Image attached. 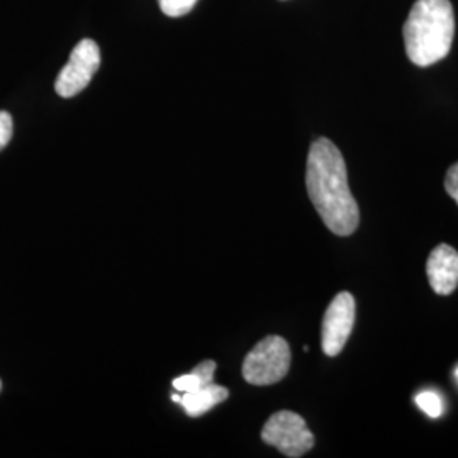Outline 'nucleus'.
<instances>
[{"instance_id": "nucleus-8", "label": "nucleus", "mask_w": 458, "mask_h": 458, "mask_svg": "<svg viewBox=\"0 0 458 458\" xmlns=\"http://www.w3.org/2000/svg\"><path fill=\"white\" fill-rule=\"evenodd\" d=\"M228 395L226 387L211 382V384L197 389L194 393H182L179 404L187 412V416L199 418L213 410L214 406L225 403L228 399Z\"/></svg>"}, {"instance_id": "nucleus-5", "label": "nucleus", "mask_w": 458, "mask_h": 458, "mask_svg": "<svg viewBox=\"0 0 458 458\" xmlns=\"http://www.w3.org/2000/svg\"><path fill=\"white\" fill-rule=\"evenodd\" d=\"M100 66V49L94 39H82L70 53V60L56 77L55 90L60 98H75L90 83Z\"/></svg>"}, {"instance_id": "nucleus-7", "label": "nucleus", "mask_w": 458, "mask_h": 458, "mask_svg": "<svg viewBox=\"0 0 458 458\" xmlns=\"http://www.w3.org/2000/svg\"><path fill=\"white\" fill-rule=\"evenodd\" d=\"M426 274L431 289L438 295L452 294L458 285V251L450 245H438L428 257Z\"/></svg>"}, {"instance_id": "nucleus-12", "label": "nucleus", "mask_w": 458, "mask_h": 458, "mask_svg": "<svg viewBox=\"0 0 458 458\" xmlns=\"http://www.w3.org/2000/svg\"><path fill=\"white\" fill-rule=\"evenodd\" d=\"M14 132L13 115L5 111H0V151L9 145Z\"/></svg>"}, {"instance_id": "nucleus-2", "label": "nucleus", "mask_w": 458, "mask_h": 458, "mask_svg": "<svg viewBox=\"0 0 458 458\" xmlns=\"http://www.w3.org/2000/svg\"><path fill=\"white\" fill-rule=\"evenodd\" d=\"M406 53L418 66L443 60L454 43L455 14L450 0H416L403 28Z\"/></svg>"}, {"instance_id": "nucleus-9", "label": "nucleus", "mask_w": 458, "mask_h": 458, "mask_svg": "<svg viewBox=\"0 0 458 458\" xmlns=\"http://www.w3.org/2000/svg\"><path fill=\"white\" fill-rule=\"evenodd\" d=\"M214 370H216V361L206 360L199 363L196 369H192L191 374L177 377L172 386L179 393H194L197 389L211 384L214 378Z\"/></svg>"}, {"instance_id": "nucleus-11", "label": "nucleus", "mask_w": 458, "mask_h": 458, "mask_svg": "<svg viewBox=\"0 0 458 458\" xmlns=\"http://www.w3.org/2000/svg\"><path fill=\"white\" fill-rule=\"evenodd\" d=\"M160 2V9L165 16L168 17H182L189 14L197 0H158Z\"/></svg>"}, {"instance_id": "nucleus-14", "label": "nucleus", "mask_w": 458, "mask_h": 458, "mask_svg": "<svg viewBox=\"0 0 458 458\" xmlns=\"http://www.w3.org/2000/svg\"><path fill=\"white\" fill-rule=\"evenodd\" d=\"M455 376H457V378H458V369H457V372H455Z\"/></svg>"}, {"instance_id": "nucleus-4", "label": "nucleus", "mask_w": 458, "mask_h": 458, "mask_svg": "<svg viewBox=\"0 0 458 458\" xmlns=\"http://www.w3.org/2000/svg\"><path fill=\"white\" fill-rule=\"evenodd\" d=\"M262 440L291 458L302 457L314 446V435L304 418L293 411L272 414L263 426Z\"/></svg>"}, {"instance_id": "nucleus-6", "label": "nucleus", "mask_w": 458, "mask_h": 458, "mask_svg": "<svg viewBox=\"0 0 458 458\" xmlns=\"http://www.w3.org/2000/svg\"><path fill=\"white\" fill-rule=\"evenodd\" d=\"M355 314L357 304L350 293H340L327 306L321 325V346L327 357H336L344 352L355 325Z\"/></svg>"}, {"instance_id": "nucleus-13", "label": "nucleus", "mask_w": 458, "mask_h": 458, "mask_svg": "<svg viewBox=\"0 0 458 458\" xmlns=\"http://www.w3.org/2000/svg\"><path fill=\"white\" fill-rule=\"evenodd\" d=\"M445 191L458 204V162L452 165L445 175Z\"/></svg>"}, {"instance_id": "nucleus-1", "label": "nucleus", "mask_w": 458, "mask_h": 458, "mask_svg": "<svg viewBox=\"0 0 458 458\" xmlns=\"http://www.w3.org/2000/svg\"><path fill=\"white\" fill-rule=\"evenodd\" d=\"M306 187L314 209L331 233L350 236L357 231L360 211L348 185L344 155L327 138H318L311 145Z\"/></svg>"}, {"instance_id": "nucleus-3", "label": "nucleus", "mask_w": 458, "mask_h": 458, "mask_svg": "<svg viewBox=\"0 0 458 458\" xmlns=\"http://www.w3.org/2000/svg\"><path fill=\"white\" fill-rule=\"evenodd\" d=\"M291 348L280 336H267L246 355L243 377L251 386H272L287 376Z\"/></svg>"}, {"instance_id": "nucleus-10", "label": "nucleus", "mask_w": 458, "mask_h": 458, "mask_svg": "<svg viewBox=\"0 0 458 458\" xmlns=\"http://www.w3.org/2000/svg\"><path fill=\"white\" fill-rule=\"evenodd\" d=\"M414 403L420 410L425 412L426 416H429L433 420L442 418V414L445 412L443 399L440 397V394H437L435 391H423V393L418 394Z\"/></svg>"}, {"instance_id": "nucleus-15", "label": "nucleus", "mask_w": 458, "mask_h": 458, "mask_svg": "<svg viewBox=\"0 0 458 458\" xmlns=\"http://www.w3.org/2000/svg\"><path fill=\"white\" fill-rule=\"evenodd\" d=\"M0 389H2V382H0Z\"/></svg>"}]
</instances>
